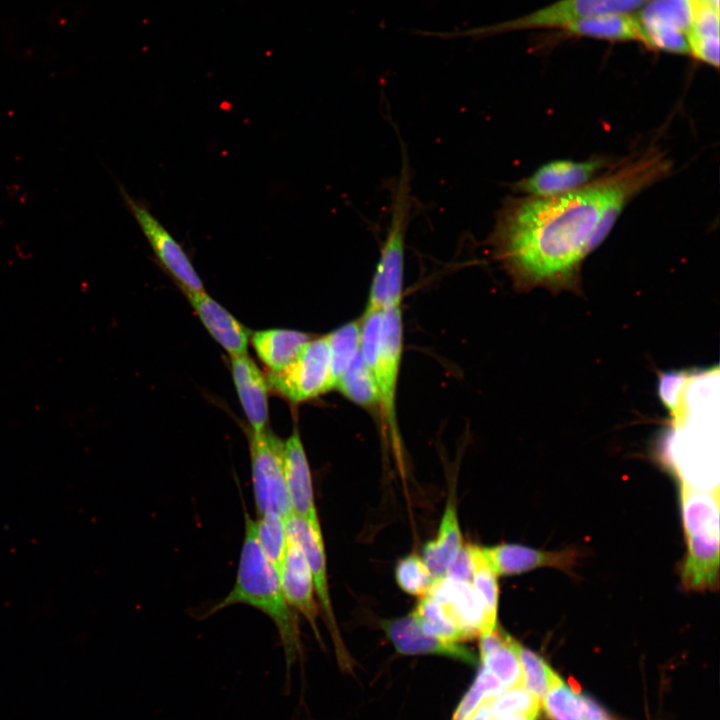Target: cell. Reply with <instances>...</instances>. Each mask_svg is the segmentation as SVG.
I'll return each instance as SVG.
<instances>
[{"label":"cell","instance_id":"1","mask_svg":"<svg viewBox=\"0 0 720 720\" xmlns=\"http://www.w3.org/2000/svg\"><path fill=\"white\" fill-rule=\"evenodd\" d=\"M656 148L552 197H510L498 210L489 244L520 288H575L585 258L606 239L625 206L669 173Z\"/></svg>","mask_w":720,"mask_h":720},{"label":"cell","instance_id":"2","mask_svg":"<svg viewBox=\"0 0 720 720\" xmlns=\"http://www.w3.org/2000/svg\"><path fill=\"white\" fill-rule=\"evenodd\" d=\"M234 604L252 606L274 622L285 654L286 688H289L291 667L297 657H302L298 619L283 595L279 572L258 544L254 520L248 513H245V533L234 586L205 616Z\"/></svg>","mask_w":720,"mask_h":720},{"label":"cell","instance_id":"3","mask_svg":"<svg viewBox=\"0 0 720 720\" xmlns=\"http://www.w3.org/2000/svg\"><path fill=\"white\" fill-rule=\"evenodd\" d=\"M410 188L409 162L403 151L400 176L393 189L390 223L372 277L365 311H383L401 306L405 238L411 211Z\"/></svg>","mask_w":720,"mask_h":720},{"label":"cell","instance_id":"4","mask_svg":"<svg viewBox=\"0 0 720 720\" xmlns=\"http://www.w3.org/2000/svg\"><path fill=\"white\" fill-rule=\"evenodd\" d=\"M649 0H560L528 15L488 26L453 32H426L443 39L483 38L504 32L532 28H564L583 19L606 14L627 13Z\"/></svg>","mask_w":720,"mask_h":720},{"label":"cell","instance_id":"5","mask_svg":"<svg viewBox=\"0 0 720 720\" xmlns=\"http://www.w3.org/2000/svg\"><path fill=\"white\" fill-rule=\"evenodd\" d=\"M252 483L258 516L274 513L286 519L293 514L284 474V442L272 432L249 435Z\"/></svg>","mask_w":720,"mask_h":720},{"label":"cell","instance_id":"6","mask_svg":"<svg viewBox=\"0 0 720 720\" xmlns=\"http://www.w3.org/2000/svg\"><path fill=\"white\" fill-rule=\"evenodd\" d=\"M266 379L269 388L293 403L311 400L332 390L327 335L312 338L288 366L269 372Z\"/></svg>","mask_w":720,"mask_h":720},{"label":"cell","instance_id":"7","mask_svg":"<svg viewBox=\"0 0 720 720\" xmlns=\"http://www.w3.org/2000/svg\"><path fill=\"white\" fill-rule=\"evenodd\" d=\"M119 193L154 255L185 293L205 291L191 260L181 244L141 201L118 185Z\"/></svg>","mask_w":720,"mask_h":720},{"label":"cell","instance_id":"8","mask_svg":"<svg viewBox=\"0 0 720 720\" xmlns=\"http://www.w3.org/2000/svg\"><path fill=\"white\" fill-rule=\"evenodd\" d=\"M403 348L401 306L382 311L379 346L373 376L379 391V408L386 428L398 440L396 391Z\"/></svg>","mask_w":720,"mask_h":720},{"label":"cell","instance_id":"9","mask_svg":"<svg viewBox=\"0 0 720 720\" xmlns=\"http://www.w3.org/2000/svg\"><path fill=\"white\" fill-rule=\"evenodd\" d=\"M285 526L287 537L297 541L306 556L312 574L314 590L324 614V621L332 637L338 662L343 669L349 668L351 665L350 657L339 633L331 604L327 581L326 555L320 523H312L293 513L285 519Z\"/></svg>","mask_w":720,"mask_h":720},{"label":"cell","instance_id":"10","mask_svg":"<svg viewBox=\"0 0 720 720\" xmlns=\"http://www.w3.org/2000/svg\"><path fill=\"white\" fill-rule=\"evenodd\" d=\"M687 554L681 582L689 591L715 590L719 584V519L683 523Z\"/></svg>","mask_w":720,"mask_h":720},{"label":"cell","instance_id":"11","mask_svg":"<svg viewBox=\"0 0 720 720\" xmlns=\"http://www.w3.org/2000/svg\"><path fill=\"white\" fill-rule=\"evenodd\" d=\"M609 161L591 158L584 161L554 160L515 183L513 188L528 196L552 197L578 190L600 176Z\"/></svg>","mask_w":720,"mask_h":720},{"label":"cell","instance_id":"12","mask_svg":"<svg viewBox=\"0 0 720 720\" xmlns=\"http://www.w3.org/2000/svg\"><path fill=\"white\" fill-rule=\"evenodd\" d=\"M427 595L442 605L466 640L479 637L497 626L489 619L472 583L444 576L434 580Z\"/></svg>","mask_w":720,"mask_h":720},{"label":"cell","instance_id":"13","mask_svg":"<svg viewBox=\"0 0 720 720\" xmlns=\"http://www.w3.org/2000/svg\"><path fill=\"white\" fill-rule=\"evenodd\" d=\"M386 637L401 655H439L476 665L475 653L460 642H448L426 633L411 612L399 618L382 620Z\"/></svg>","mask_w":720,"mask_h":720},{"label":"cell","instance_id":"14","mask_svg":"<svg viewBox=\"0 0 720 720\" xmlns=\"http://www.w3.org/2000/svg\"><path fill=\"white\" fill-rule=\"evenodd\" d=\"M279 579L287 603L306 618L316 638L321 642L317 627L318 607L314 599L315 590L311 570L301 546L289 537H287Z\"/></svg>","mask_w":720,"mask_h":720},{"label":"cell","instance_id":"15","mask_svg":"<svg viewBox=\"0 0 720 720\" xmlns=\"http://www.w3.org/2000/svg\"><path fill=\"white\" fill-rule=\"evenodd\" d=\"M492 569L499 575H515L541 567H554L566 572L577 563L579 552L575 549L543 551L518 544H499L483 547Z\"/></svg>","mask_w":720,"mask_h":720},{"label":"cell","instance_id":"16","mask_svg":"<svg viewBox=\"0 0 720 720\" xmlns=\"http://www.w3.org/2000/svg\"><path fill=\"white\" fill-rule=\"evenodd\" d=\"M284 474L293 513L319 523L309 463L297 428L284 442Z\"/></svg>","mask_w":720,"mask_h":720},{"label":"cell","instance_id":"17","mask_svg":"<svg viewBox=\"0 0 720 720\" xmlns=\"http://www.w3.org/2000/svg\"><path fill=\"white\" fill-rule=\"evenodd\" d=\"M211 336L231 356L247 354L251 332L205 291L186 293Z\"/></svg>","mask_w":720,"mask_h":720},{"label":"cell","instance_id":"18","mask_svg":"<svg viewBox=\"0 0 720 720\" xmlns=\"http://www.w3.org/2000/svg\"><path fill=\"white\" fill-rule=\"evenodd\" d=\"M231 370L251 431H264L268 422L269 385L266 377L247 354L231 357Z\"/></svg>","mask_w":720,"mask_h":720},{"label":"cell","instance_id":"19","mask_svg":"<svg viewBox=\"0 0 720 720\" xmlns=\"http://www.w3.org/2000/svg\"><path fill=\"white\" fill-rule=\"evenodd\" d=\"M479 638L480 665L492 673L506 689L522 684L519 643L497 626Z\"/></svg>","mask_w":720,"mask_h":720},{"label":"cell","instance_id":"20","mask_svg":"<svg viewBox=\"0 0 720 720\" xmlns=\"http://www.w3.org/2000/svg\"><path fill=\"white\" fill-rule=\"evenodd\" d=\"M463 545L455 501H447L435 538L423 547L422 559L435 579L444 577Z\"/></svg>","mask_w":720,"mask_h":720},{"label":"cell","instance_id":"21","mask_svg":"<svg viewBox=\"0 0 720 720\" xmlns=\"http://www.w3.org/2000/svg\"><path fill=\"white\" fill-rule=\"evenodd\" d=\"M312 339L304 332L288 329L257 331L251 342L259 359L275 373L288 366Z\"/></svg>","mask_w":720,"mask_h":720},{"label":"cell","instance_id":"22","mask_svg":"<svg viewBox=\"0 0 720 720\" xmlns=\"http://www.w3.org/2000/svg\"><path fill=\"white\" fill-rule=\"evenodd\" d=\"M562 29L577 36L614 41L637 40L644 43V35L638 19L625 13L606 14L579 20Z\"/></svg>","mask_w":720,"mask_h":720},{"label":"cell","instance_id":"23","mask_svg":"<svg viewBox=\"0 0 720 720\" xmlns=\"http://www.w3.org/2000/svg\"><path fill=\"white\" fill-rule=\"evenodd\" d=\"M334 389L361 407L379 406V391L376 381L364 362L360 350L337 381Z\"/></svg>","mask_w":720,"mask_h":720},{"label":"cell","instance_id":"24","mask_svg":"<svg viewBox=\"0 0 720 720\" xmlns=\"http://www.w3.org/2000/svg\"><path fill=\"white\" fill-rule=\"evenodd\" d=\"M360 320L349 321L327 334L332 390L360 350Z\"/></svg>","mask_w":720,"mask_h":720},{"label":"cell","instance_id":"25","mask_svg":"<svg viewBox=\"0 0 720 720\" xmlns=\"http://www.w3.org/2000/svg\"><path fill=\"white\" fill-rule=\"evenodd\" d=\"M412 613L426 633L448 642L461 643L466 640L442 605L431 596L421 597Z\"/></svg>","mask_w":720,"mask_h":720},{"label":"cell","instance_id":"26","mask_svg":"<svg viewBox=\"0 0 720 720\" xmlns=\"http://www.w3.org/2000/svg\"><path fill=\"white\" fill-rule=\"evenodd\" d=\"M693 0H653L636 17L639 23H655L687 33L692 22Z\"/></svg>","mask_w":720,"mask_h":720},{"label":"cell","instance_id":"27","mask_svg":"<svg viewBox=\"0 0 720 720\" xmlns=\"http://www.w3.org/2000/svg\"><path fill=\"white\" fill-rule=\"evenodd\" d=\"M254 527L262 552L279 572L287 546L285 519L274 513H266L254 521Z\"/></svg>","mask_w":720,"mask_h":720},{"label":"cell","instance_id":"28","mask_svg":"<svg viewBox=\"0 0 720 720\" xmlns=\"http://www.w3.org/2000/svg\"><path fill=\"white\" fill-rule=\"evenodd\" d=\"M470 551L473 562L472 585L480 596L489 619L492 623L497 624L498 576L488 562L483 547L470 544Z\"/></svg>","mask_w":720,"mask_h":720},{"label":"cell","instance_id":"29","mask_svg":"<svg viewBox=\"0 0 720 720\" xmlns=\"http://www.w3.org/2000/svg\"><path fill=\"white\" fill-rule=\"evenodd\" d=\"M522 685L541 702L559 675L539 655L519 644Z\"/></svg>","mask_w":720,"mask_h":720},{"label":"cell","instance_id":"30","mask_svg":"<svg viewBox=\"0 0 720 720\" xmlns=\"http://www.w3.org/2000/svg\"><path fill=\"white\" fill-rule=\"evenodd\" d=\"M506 688L487 669L480 665L471 687L460 700L452 720L468 719L484 702L501 694Z\"/></svg>","mask_w":720,"mask_h":720},{"label":"cell","instance_id":"31","mask_svg":"<svg viewBox=\"0 0 720 720\" xmlns=\"http://www.w3.org/2000/svg\"><path fill=\"white\" fill-rule=\"evenodd\" d=\"M394 574L402 591L420 598L428 594L435 580L422 557L417 554L399 559Z\"/></svg>","mask_w":720,"mask_h":720},{"label":"cell","instance_id":"32","mask_svg":"<svg viewBox=\"0 0 720 720\" xmlns=\"http://www.w3.org/2000/svg\"><path fill=\"white\" fill-rule=\"evenodd\" d=\"M487 706L491 718L513 713L538 717L542 702L520 684L507 688L501 694L488 700Z\"/></svg>","mask_w":720,"mask_h":720},{"label":"cell","instance_id":"33","mask_svg":"<svg viewBox=\"0 0 720 720\" xmlns=\"http://www.w3.org/2000/svg\"><path fill=\"white\" fill-rule=\"evenodd\" d=\"M644 44L648 47L673 53H689L687 37L684 32L665 25L640 23Z\"/></svg>","mask_w":720,"mask_h":720},{"label":"cell","instance_id":"34","mask_svg":"<svg viewBox=\"0 0 720 720\" xmlns=\"http://www.w3.org/2000/svg\"><path fill=\"white\" fill-rule=\"evenodd\" d=\"M688 376L680 372H668L661 375L659 379V395L664 405L672 412L677 411L681 392L687 382Z\"/></svg>","mask_w":720,"mask_h":720},{"label":"cell","instance_id":"35","mask_svg":"<svg viewBox=\"0 0 720 720\" xmlns=\"http://www.w3.org/2000/svg\"><path fill=\"white\" fill-rule=\"evenodd\" d=\"M689 53L695 58L712 65L719 66V36L699 37L686 35Z\"/></svg>","mask_w":720,"mask_h":720},{"label":"cell","instance_id":"36","mask_svg":"<svg viewBox=\"0 0 720 720\" xmlns=\"http://www.w3.org/2000/svg\"><path fill=\"white\" fill-rule=\"evenodd\" d=\"M445 576L454 580L472 583L473 562L470 544L462 545Z\"/></svg>","mask_w":720,"mask_h":720},{"label":"cell","instance_id":"37","mask_svg":"<svg viewBox=\"0 0 720 720\" xmlns=\"http://www.w3.org/2000/svg\"><path fill=\"white\" fill-rule=\"evenodd\" d=\"M466 720H492L487 701L484 702L468 719Z\"/></svg>","mask_w":720,"mask_h":720},{"label":"cell","instance_id":"38","mask_svg":"<svg viewBox=\"0 0 720 720\" xmlns=\"http://www.w3.org/2000/svg\"><path fill=\"white\" fill-rule=\"evenodd\" d=\"M492 720H537V716L513 713L497 716L495 718H492Z\"/></svg>","mask_w":720,"mask_h":720},{"label":"cell","instance_id":"39","mask_svg":"<svg viewBox=\"0 0 720 720\" xmlns=\"http://www.w3.org/2000/svg\"><path fill=\"white\" fill-rule=\"evenodd\" d=\"M698 1L707 3L710 6H712L714 9L719 11V0H698Z\"/></svg>","mask_w":720,"mask_h":720}]
</instances>
